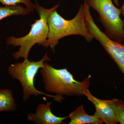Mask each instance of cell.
<instances>
[{
  "instance_id": "1",
  "label": "cell",
  "mask_w": 124,
  "mask_h": 124,
  "mask_svg": "<svg viewBox=\"0 0 124 124\" xmlns=\"http://www.w3.org/2000/svg\"><path fill=\"white\" fill-rule=\"evenodd\" d=\"M49 32L44 46L50 47L54 53L59 40L71 35L81 36L87 42H90L93 38L89 32L85 21L84 6L81 5L75 17L71 20H66L54 10L48 19Z\"/></svg>"
},
{
  "instance_id": "2",
  "label": "cell",
  "mask_w": 124,
  "mask_h": 124,
  "mask_svg": "<svg viewBox=\"0 0 124 124\" xmlns=\"http://www.w3.org/2000/svg\"><path fill=\"white\" fill-rule=\"evenodd\" d=\"M40 71L45 90L48 93L62 96H80L84 95V92L88 89L90 75L79 82L74 79L67 68L55 69L45 62Z\"/></svg>"
},
{
  "instance_id": "3",
  "label": "cell",
  "mask_w": 124,
  "mask_h": 124,
  "mask_svg": "<svg viewBox=\"0 0 124 124\" xmlns=\"http://www.w3.org/2000/svg\"><path fill=\"white\" fill-rule=\"evenodd\" d=\"M35 9L39 15V19H37L31 25L29 33L26 36L19 38L14 36L9 37L6 40L8 46H20L18 51L13 54V57L16 60L23 58L24 60L28 59L30 50L35 45L44 46L46 42L49 32L48 19L53 11L57 9L59 5L49 9H46L41 7L36 2Z\"/></svg>"
},
{
  "instance_id": "4",
  "label": "cell",
  "mask_w": 124,
  "mask_h": 124,
  "mask_svg": "<svg viewBox=\"0 0 124 124\" xmlns=\"http://www.w3.org/2000/svg\"><path fill=\"white\" fill-rule=\"evenodd\" d=\"M50 60L46 54L39 61H29L28 59L22 62L11 64L8 68V73L12 78L18 80L21 84L23 92V99L24 101L29 99L32 95H45L53 98L54 100L59 102L64 99L60 95H51L39 91L34 85L35 77L39 70L44 66L45 61Z\"/></svg>"
},
{
  "instance_id": "5",
  "label": "cell",
  "mask_w": 124,
  "mask_h": 124,
  "mask_svg": "<svg viewBox=\"0 0 124 124\" xmlns=\"http://www.w3.org/2000/svg\"><path fill=\"white\" fill-rule=\"evenodd\" d=\"M89 6L98 12L99 20L105 33L112 39L121 43L124 41V20L120 17V10L112 0H85Z\"/></svg>"
},
{
  "instance_id": "6",
  "label": "cell",
  "mask_w": 124,
  "mask_h": 124,
  "mask_svg": "<svg viewBox=\"0 0 124 124\" xmlns=\"http://www.w3.org/2000/svg\"><path fill=\"white\" fill-rule=\"evenodd\" d=\"M86 25L93 38L98 41L115 61L124 75V44L112 39L95 24L90 11V7L84 2Z\"/></svg>"
},
{
  "instance_id": "7",
  "label": "cell",
  "mask_w": 124,
  "mask_h": 124,
  "mask_svg": "<svg viewBox=\"0 0 124 124\" xmlns=\"http://www.w3.org/2000/svg\"><path fill=\"white\" fill-rule=\"evenodd\" d=\"M84 95L95 106L96 111L94 115L107 124H117L116 117V110L118 100H103L95 97L88 89L85 91Z\"/></svg>"
},
{
  "instance_id": "8",
  "label": "cell",
  "mask_w": 124,
  "mask_h": 124,
  "mask_svg": "<svg viewBox=\"0 0 124 124\" xmlns=\"http://www.w3.org/2000/svg\"><path fill=\"white\" fill-rule=\"evenodd\" d=\"M51 102H47L46 104L40 103L37 106L35 113H29L27 116L28 120L38 124H60L68 117L56 116L51 111Z\"/></svg>"
},
{
  "instance_id": "9",
  "label": "cell",
  "mask_w": 124,
  "mask_h": 124,
  "mask_svg": "<svg viewBox=\"0 0 124 124\" xmlns=\"http://www.w3.org/2000/svg\"><path fill=\"white\" fill-rule=\"evenodd\" d=\"M68 117L70 119L69 124H101L103 123L102 120L95 116L86 114L83 106H79L70 113Z\"/></svg>"
},
{
  "instance_id": "10",
  "label": "cell",
  "mask_w": 124,
  "mask_h": 124,
  "mask_svg": "<svg viewBox=\"0 0 124 124\" xmlns=\"http://www.w3.org/2000/svg\"><path fill=\"white\" fill-rule=\"evenodd\" d=\"M17 105L10 90L0 89V112L15 110Z\"/></svg>"
},
{
  "instance_id": "11",
  "label": "cell",
  "mask_w": 124,
  "mask_h": 124,
  "mask_svg": "<svg viewBox=\"0 0 124 124\" xmlns=\"http://www.w3.org/2000/svg\"><path fill=\"white\" fill-rule=\"evenodd\" d=\"M34 10L24 8L19 5L0 6V21L13 15H26L33 12Z\"/></svg>"
},
{
  "instance_id": "12",
  "label": "cell",
  "mask_w": 124,
  "mask_h": 124,
  "mask_svg": "<svg viewBox=\"0 0 124 124\" xmlns=\"http://www.w3.org/2000/svg\"><path fill=\"white\" fill-rule=\"evenodd\" d=\"M0 3L5 6H14L20 3L24 4L26 7L34 10L35 5L31 2V0H0Z\"/></svg>"
},
{
  "instance_id": "13",
  "label": "cell",
  "mask_w": 124,
  "mask_h": 124,
  "mask_svg": "<svg viewBox=\"0 0 124 124\" xmlns=\"http://www.w3.org/2000/svg\"><path fill=\"white\" fill-rule=\"evenodd\" d=\"M116 117L117 122L124 124V103L118 100L116 110Z\"/></svg>"
},
{
  "instance_id": "14",
  "label": "cell",
  "mask_w": 124,
  "mask_h": 124,
  "mask_svg": "<svg viewBox=\"0 0 124 124\" xmlns=\"http://www.w3.org/2000/svg\"><path fill=\"white\" fill-rule=\"evenodd\" d=\"M120 9V10L121 13V15L124 17V2Z\"/></svg>"
},
{
  "instance_id": "15",
  "label": "cell",
  "mask_w": 124,
  "mask_h": 124,
  "mask_svg": "<svg viewBox=\"0 0 124 124\" xmlns=\"http://www.w3.org/2000/svg\"><path fill=\"white\" fill-rule=\"evenodd\" d=\"M113 2L114 4H115V5L116 6L118 7L119 6V2H118V0H113Z\"/></svg>"
},
{
  "instance_id": "16",
  "label": "cell",
  "mask_w": 124,
  "mask_h": 124,
  "mask_svg": "<svg viewBox=\"0 0 124 124\" xmlns=\"http://www.w3.org/2000/svg\"></svg>"
}]
</instances>
